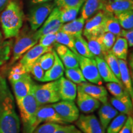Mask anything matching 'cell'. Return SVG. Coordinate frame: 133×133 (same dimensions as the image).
I'll list each match as a JSON object with an SVG mask.
<instances>
[{"label": "cell", "instance_id": "52", "mask_svg": "<svg viewBox=\"0 0 133 133\" xmlns=\"http://www.w3.org/2000/svg\"><path fill=\"white\" fill-rule=\"evenodd\" d=\"M123 1V0H105V1L108 3H110V2H115V1Z\"/></svg>", "mask_w": 133, "mask_h": 133}, {"label": "cell", "instance_id": "14", "mask_svg": "<svg viewBox=\"0 0 133 133\" xmlns=\"http://www.w3.org/2000/svg\"><path fill=\"white\" fill-rule=\"evenodd\" d=\"M16 101L27 96L33 89L35 83L30 74H25L19 80L11 83Z\"/></svg>", "mask_w": 133, "mask_h": 133}, {"label": "cell", "instance_id": "35", "mask_svg": "<svg viewBox=\"0 0 133 133\" xmlns=\"http://www.w3.org/2000/svg\"><path fill=\"white\" fill-rule=\"evenodd\" d=\"M64 72L66 78L69 79L70 81H72L75 84H78L86 81L79 67L72 68V69H65Z\"/></svg>", "mask_w": 133, "mask_h": 133}, {"label": "cell", "instance_id": "36", "mask_svg": "<svg viewBox=\"0 0 133 133\" xmlns=\"http://www.w3.org/2000/svg\"><path fill=\"white\" fill-rule=\"evenodd\" d=\"M104 59L106 62V63H107L108 65H109L110 69L112 70V71H113V73H114L116 77L121 81L118 59L115 55L113 54L112 52L110 51L104 56Z\"/></svg>", "mask_w": 133, "mask_h": 133}, {"label": "cell", "instance_id": "34", "mask_svg": "<svg viewBox=\"0 0 133 133\" xmlns=\"http://www.w3.org/2000/svg\"><path fill=\"white\" fill-rule=\"evenodd\" d=\"M128 116L124 114L116 115L107 128V133H118L123 126Z\"/></svg>", "mask_w": 133, "mask_h": 133}, {"label": "cell", "instance_id": "37", "mask_svg": "<svg viewBox=\"0 0 133 133\" xmlns=\"http://www.w3.org/2000/svg\"><path fill=\"white\" fill-rule=\"evenodd\" d=\"M25 74H26V71L24 66L21 63L19 62L15 64L11 68L9 73L8 78H9V80L11 83L14 82V81L19 80Z\"/></svg>", "mask_w": 133, "mask_h": 133}, {"label": "cell", "instance_id": "1", "mask_svg": "<svg viewBox=\"0 0 133 133\" xmlns=\"http://www.w3.org/2000/svg\"><path fill=\"white\" fill-rule=\"evenodd\" d=\"M21 121L6 79L0 75V133H20Z\"/></svg>", "mask_w": 133, "mask_h": 133}, {"label": "cell", "instance_id": "45", "mask_svg": "<svg viewBox=\"0 0 133 133\" xmlns=\"http://www.w3.org/2000/svg\"><path fill=\"white\" fill-rule=\"evenodd\" d=\"M54 133H83L78 128L73 124L60 125Z\"/></svg>", "mask_w": 133, "mask_h": 133}, {"label": "cell", "instance_id": "20", "mask_svg": "<svg viewBox=\"0 0 133 133\" xmlns=\"http://www.w3.org/2000/svg\"><path fill=\"white\" fill-rule=\"evenodd\" d=\"M94 59L97 64L99 75L103 81L107 83L115 82L123 85L121 81L115 75L112 70L110 69L109 65L104 59L99 57H95Z\"/></svg>", "mask_w": 133, "mask_h": 133}, {"label": "cell", "instance_id": "43", "mask_svg": "<svg viewBox=\"0 0 133 133\" xmlns=\"http://www.w3.org/2000/svg\"><path fill=\"white\" fill-rule=\"evenodd\" d=\"M56 33H50L41 36L39 38L38 42L39 44L44 47H51L52 44L56 43Z\"/></svg>", "mask_w": 133, "mask_h": 133}, {"label": "cell", "instance_id": "49", "mask_svg": "<svg viewBox=\"0 0 133 133\" xmlns=\"http://www.w3.org/2000/svg\"><path fill=\"white\" fill-rule=\"evenodd\" d=\"M133 128V119L130 115L128 116L123 126L118 133H132Z\"/></svg>", "mask_w": 133, "mask_h": 133}, {"label": "cell", "instance_id": "30", "mask_svg": "<svg viewBox=\"0 0 133 133\" xmlns=\"http://www.w3.org/2000/svg\"><path fill=\"white\" fill-rule=\"evenodd\" d=\"M75 48L76 52L80 56L91 59L95 57L89 49L88 42L81 35L75 37Z\"/></svg>", "mask_w": 133, "mask_h": 133}, {"label": "cell", "instance_id": "2", "mask_svg": "<svg viewBox=\"0 0 133 133\" xmlns=\"http://www.w3.org/2000/svg\"><path fill=\"white\" fill-rule=\"evenodd\" d=\"M24 14L21 5L11 0L0 13V23L5 39L16 37L22 27Z\"/></svg>", "mask_w": 133, "mask_h": 133}, {"label": "cell", "instance_id": "6", "mask_svg": "<svg viewBox=\"0 0 133 133\" xmlns=\"http://www.w3.org/2000/svg\"><path fill=\"white\" fill-rule=\"evenodd\" d=\"M55 7L54 3H44L37 4L30 11L28 16V21L31 30L36 31L42 25L48 17Z\"/></svg>", "mask_w": 133, "mask_h": 133}, {"label": "cell", "instance_id": "26", "mask_svg": "<svg viewBox=\"0 0 133 133\" xmlns=\"http://www.w3.org/2000/svg\"><path fill=\"white\" fill-rule=\"evenodd\" d=\"M105 16L103 25L104 32H109L112 33L116 36H120L121 26L119 25L118 20L112 13L105 11Z\"/></svg>", "mask_w": 133, "mask_h": 133}, {"label": "cell", "instance_id": "25", "mask_svg": "<svg viewBox=\"0 0 133 133\" xmlns=\"http://www.w3.org/2000/svg\"><path fill=\"white\" fill-rule=\"evenodd\" d=\"M119 66V74H120V79L123 85L128 92L131 99L133 97V87L132 79L131 78L130 73L127 64L124 60L118 59Z\"/></svg>", "mask_w": 133, "mask_h": 133}, {"label": "cell", "instance_id": "41", "mask_svg": "<svg viewBox=\"0 0 133 133\" xmlns=\"http://www.w3.org/2000/svg\"><path fill=\"white\" fill-rule=\"evenodd\" d=\"M116 36L115 35L109 32H104L102 35V41L103 46L107 52H109L112 49L116 40Z\"/></svg>", "mask_w": 133, "mask_h": 133}, {"label": "cell", "instance_id": "47", "mask_svg": "<svg viewBox=\"0 0 133 133\" xmlns=\"http://www.w3.org/2000/svg\"><path fill=\"white\" fill-rule=\"evenodd\" d=\"M117 115H118V111L114 108V109H112V110L109 113V114L108 115L106 116L104 118H103L102 119V120L100 121H101V125H102L103 128H104L105 130V129L107 128V126H109L110 123L112 121V119H114V118Z\"/></svg>", "mask_w": 133, "mask_h": 133}, {"label": "cell", "instance_id": "32", "mask_svg": "<svg viewBox=\"0 0 133 133\" xmlns=\"http://www.w3.org/2000/svg\"><path fill=\"white\" fill-rule=\"evenodd\" d=\"M81 6L71 8H59L61 22L63 24L76 19Z\"/></svg>", "mask_w": 133, "mask_h": 133}, {"label": "cell", "instance_id": "39", "mask_svg": "<svg viewBox=\"0 0 133 133\" xmlns=\"http://www.w3.org/2000/svg\"><path fill=\"white\" fill-rule=\"evenodd\" d=\"M106 87L108 91L114 96V97H123L128 92L124 86L119 83L115 82H110L107 83Z\"/></svg>", "mask_w": 133, "mask_h": 133}, {"label": "cell", "instance_id": "19", "mask_svg": "<svg viewBox=\"0 0 133 133\" xmlns=\"http://www.w3.org/2000/svg\"><path fill=\"white\" fill-rule=\"evenodd\" d=\"M53 52L54 55V62L52 66L44 72L41 82H49L57 80L63 76L64 74L65 68L62 61L58 57L55 50H53Z\"/></svg>", "mask_w": 133, "mask_h": 133}, {"label": "cell", "instance_id": "28", "mask_svg": "<svg viewBox=\"0 0 133 133\" xmlns=\"http://www.w3.org/2000/svg\"><path fill=\"white\" fill-rule=\"evenodd\" d=\"M110 51L118 59L125 61L127 58L128 51V44L127 41L124 38L118 36Z\"/></svg>", "mask_w": 133, "mask_h": 133}, {"label": "cell", "instance_id": "24", "mask_svg": "<svg viewBox=\"0 0 133 133\" xmlns=\"http://www.w3.org/2000/svg\"><path fill=\"white\" fill-rule=\"evenodd\" d=\"M84 24L85 20L81 16L78 19L67 22L65 24H63L60 30L76 37L81 35Z\"/></svg>", "mask_w": 133, "mask_h": 133}, {"label": "cell", "instance_id": "7", "mask_svg": "<svg viewBox=\"0 0 133 133\" xmlns=\"http://www.w3.org/2000/svg\"><path fill=\"white\" fill-rule=\"evenodd\" d=\"M75 55L79 64V68L86 80L97 85H102V79L99 75L95 59L83 57L78 54Z\"/></svg>", "mask_w": 133, "mask_h": 133}, {"label": "cell", "instance_id": "33", "mask_svg": "<svg viewBox=\"0 0 133 133\" xmlns=\"http://www.w3.org/2000/svg\"><path fill=\"white\" fill-rule=\"evenodd\" d=\"M121 27L126 30L132 29L133 11H128L114 15Z\"/></svg>", "mask_w": 133, "mask_h": 133}, {"label": "cell", "instance_id": "22", "mask_svg": "<svg viewBox=\"0 0 133 133\" xmlns=\"http://www.w3.org/2000/svg\"><path fill=\"white\" fill-rule=\"evenodd\" d=\"M111 105L117 111L121 114L127 115L131 114L132 110V104L131 98L128 93L121 97H112L110 99Z\"/></svg>", "mask_w": 133, "mask_h": 133}, {"label": "cell", "instance_id": "46", "mask_svg": "<svg viewBox=\"0 0 133 133\" xmlns=\"http://www.w3.org/2000/svg\"><path fill=\"white\" fill-rule=\"evenodd\" d=\"M113 109H114V107H112V105L110 103L108 102L104 103L101 106V107L99 109V113H98L100 121L102 120L106 116L108 115L109 113Z\"/></svg>", "mask_w": 133, "mask_h": 133}, {"label": "cell", "instance_id": "5", "mask_svg": "<svg viewBox=\"0 0 133 133\" xmlns=\"http://www.w3.org/2000/svg\"><path fill=\"white\" fill-rule=\"evenodd\" d=\"M33 92L36 101L40 105L54 104L61 101L58 80L49 81L42 84H35Z\"/></svg>", "mask_w": 133, "mask_h": 133}, {"label": "cell", "instance_id": "10", "mask_svg": "<svg viewBox=\"0 0 133 133\" xmlns=\"http://www.w3.org/2000/svg\"><path fill=\"white\" fill-rule=\"evenodd\" d=\"M105 16V12L104 10L100 11L90 19L86 21V23L83 27V35L88 38L92 36H97L102 34L103 25Z\"/></svg>", "mask_w": 133, "mask_h": 133}, {"label": "cell", "instance_id": "27", "mask_svg": "<svg viewBox=\"0 0 133 133\" xmlns=\"http://www.w3.org/2000/svg\"><path fill=\"white\" fill-rule=\"evenodd\" d=\"M102 35L92 36L88 38V45L91 53L94 57H99L104 59L108 52L105 51L102 41Z\"/></svg>", "mask_w": 133, "mask_h": 133}, {"label": "cell", "instance_id": "12", "mask_svg": "<svg viewBox=\"0 0 133 133\" xmlns=\"http://www.w3.org/2000/svg\"><path fill=\"white\" fill-rule=\"evenodd\" d=\"M52 48L51 47H44L40 44H36L29 51H26L23 56L21 58L19 63L24 66L26 73L30 74L31 66L43 54L46 52L52 51Z\"/></svg>", "mask_w": 133, "mask_h": 133}, {"label": "cell", "instance_id": "40", "mask_svg": "<svg viewBox=\"0 0 133 133\" xmlns=\"http://www.w3.org/2000/svg\"><path fill=\"white\" fill-rule=\"evenodd\" d=\"M85 0H54V6L59 8L82 6Z\"/></svg>", "mask_w": 133, "mask_h": 133}, {"label": "cell", "instance_id": "15", "mask_svg": "<svg viewBox=\"0 0 133 133\" xmlns=\"http://www.w3.org/2000/svg\"><path fill=\"white\" fill-rule=\"evenodd\" d=\"M76 104L80 110L84 114H89L94 112L101 105V102L97 99L89 96L77 88Z\"/></svg>", "mask_w": 133, "mask_h": 133}, {"label": "cell", "instance_id": "18", "mask_svg": "<svg viewBox=\"0 0 133 133\" xmlns=\"http://www.w3.org/2000/svg\"><path fill=\"white\" fill-rule=\"evenodd\" d=\"M57 80L61 100L74 101L77 94V86L76 84L64 76L61 77Z\"/></svg>", "mask_w": 133, "mask_h": 133}, {"label": "cell", "instance_id": "31", "mask_svg": "<svg viewBox=\"0 0 133 133\" xmlns=\"http://www.w3.org/2000/svg\"><path fill=\"white\" fill-rule=\"evenodd\" d=\"M56 43L65 46L74 54H78L75 48V37L59 30L56 33Z\"/></svg>", "mask_w": 133, "mask_h": 133}, {"label": "cell", "instance_id": "50", "mask_svg": "<svg viewBox=\"0 0 133 133\" xmlns=\"http://www.w3.org/2000/svg\"><path fill=\"white\" fill-rule=\"evenodd\" d=\"M11 0H0V13L5 9Z\"/></svg>", "mask_w": 133, "mask_h": 133}, {"label": "cell", "instance_id": "4", "mask_svg": "<svg viewBox=\"0 0 133 133\" xmlns=\"http://www.w3.org/2000/svg\"><path fill=\"white\" fill-rule=\"evenodd\" d=\"M39 39L36 31H30L28 29H24L22 31H20L12 46V57L9 63L10 65L14 64L22 57L26 51L36 45Z\"/></svg>", "mask_w": 133, "mask_h": 133}, {"label": "cell", "instance_id": "13", "mask_svg": "<svg viewBox=\"0 0 133 133\" xmlns=\"http://www.w3.org/2000/svg\"><path fill=\"white\" fill-rule=\"evenodd\" d=\"M41 123H55L61 125L67 124L60 117L51 104L43 105L38 109L36 115V123L39 126Z\"/></svg>", "mask_w": 133, "mask_h": 133}, {"label": "cell", "instance_id": "48", "mask_svg": "<svg viewBox=\"0 0 133 133\" xmlns=\"http://www.w3.org/2000/svg\"><path fill=\"white\" fill-rule=\"evenodd\" d=\"M121 37L124 38L127 41L129 47L133 46V30H121L120 33Z\"/></svg>", "mask_w": 133, "mask_h": 133}, {"label": "cell", "instance_id": "3", "mask_svg": "<svg viewBox=\"0 0 133 133\" xmlns=\"http://www.w3.org/2000/svg\"><path fill=\"white\" fill-rule=\"evenodd\" d=\"M16 102L22 124V133H33L38 126L36 115L41 106L35 98L33 89L27 96Z\"/></svg>", "mask_w": 133, "mask_h": 133}, {"label": "cell", "instance_id": "11", "mask_svg": "<svg viewBox=\"0 0 133 133\" xmlns=\"http://www.w3.org/2000/svg\"><path fill=\"white\" fill-rule=\"evenodd\" d=\"M63 24L61 22L59 9L57 7L53 8L52 12L48 17L42 25V26L36 31L39 38L41 36L50 33H56L61 29Z\"/></svg>", "mask_w": 133, "mask_h": 133}, {"label": "cell", "instance_id": "9", "mask_svg": "<svg viewBox=\"0 0 133 133\" xmlns=\"http://www.w3.org/2000/svg\"><path fill=\"white\" fill-rule=\"evenodd\" d=\"M75 125L83 133H105V129L94 115H79Z\"/></svg>", "mask_w": 133, "mask_h": 133}, {"label": "cell", "instance_id": "17", "mask_svg": "<svg viewBox=\"0 0 133 133\" xmlns=\"http://www.w3.org/2000/svg\"><path fill=\"white\" fill-rule=\"evenodd\" d=\"M78 88L82 90L89 96L97 99L100 102L105 103L108 101V93L107 89L104 86L91 84L88 82L78 84Z\"/></svg>", "mask_w": 133, "mask_h": 133}, {"label": "cell", "instance_id": "42", "mask_svg": "<svg viewBox=\"0 0 133 133\" xmlns=\"http://www.w3.org/2000/svg\"><path fill=\"white\" fill-rule=\"evenodd\" d=\"M61 124L55 123H44L38 126L33 133H54Z\"/></svg>", "mask_w": 133, "mask_h": 133}, {"label": "cell", "instance_id": "38", "mask_svg": "<svg viewBox=\"0 0 133 133\" xmlns=\"http://www.w3.org/2000/svg\"><path fill=\"white\" fill-rule=\"evenodd\" d=\"M38 61L43 70L46 71L49 70L52 66L54 62V55L53 52V49L52 51L43 54L38 59Z\"/></svg>", "mask_w": 133, "mask_h": 133}, {"label": "cell", "instance_id": "8", "mask_svg": "<svg viewBox=\"0 0 133 133\" xmlns=\"http://www.w3.org/2000/svg\"><path fill=\"white\" fill-rule=\"evenodd\" d=\"M51 105L66 124L75 122L78 118L79 110L74 101L61 100Z\"/></svg>", "mask_w": 133, "mask_h": 133}, {"label": "cell", "instance_id": "23", "mask_svg": "<svg viewBox=\"0 0 133 133\" xmlns=\"http://www.w3.org/2000/svg\"><path fill=\"white\" fill-rule=\"evenodd\" d=\"M132 9L133 0H123L110 3L105 1L104 11L115 15L126 11H132Z\"/></svg>", "mask_w": 133, "mask_h": 133}, {"label": "cell", "instance_id": "16", "mask_svg": "<svg viewBox=\"0 0 133 133\" xmlns=\"http://www.w3.org/2000/svg\"><path fill=\"white\" fill-rule=\"evenodd\" d=\"M54 46L56 49L55 51L65 69L79 67V64L76 55L70 49L65 46L57 43H55Z\"/></svg>", "mask_w": 133, "mask_h": 133}, {"label": "cell", "instance_id": "53", "mask_svg": "<svg viewBox=\"0 0 133 133\" xmlns=\"http://www.w3.org/2000/svg\"><path fill=\"white\" fill-rule=\"evenodd\" d=\"M101 1H105V0H101Z\"/></svg>", "mask_w": 133, "mask_h": 133}, {"label": "cell", "instance_id": "21", "mask_svg": "<svg viewBox=\"0 0 133 133\" xmlns=\"http://www.w3.org/2000/svg\"><path fill=\"white\" fill-rule=\"evenodd\" d=\"M83 4L81 16L85 21H87L99 11L104 10L105 1L101 0H85Z\"/></svg>", "mask_w": 133, "mask_h": 133}, {"label": "cell", "instance_id": "44", "mask_svg": "<svg viewBox=\"0 0 133 133\" xmlns=\"http://www.w3.org/2000/svg\"><path fill=\"white\" fill-rule=\"evenodd\" d=\"M30 73H31L33 78L36 80L41 81V79H42L43 76H44V71L41 68L39 62H38V60L33 64L32 66H31L30 72Z\"/></svg>", "mask_w": 133, "mask_h": 133}, {"label": "cell", "instance_id": "51", "mask_svg": "<svg viewBox=\"0 0 133 133\" xmlns=\"http://www.w3.org/2000/svg\"><path fill=\"white\" fill-rule=\"evenodd\" d=\"M50 1H52V0H31V3L33 4H41V3H44L49 2Z\"/></svg>", "mask_w": 133, "mask_h": 133}, {"label": "cell", "instance_id": "29", "mask_svg": "<svg viewBox=\"0 0 133 133\" xmlns=\"http://www.w3.org/2000/svg\"><path fill=\"white\" fill-rule=\"evenodd\" d=\"M13 46L12 40H4L0 31V66L4 64L10 59Z\"/></svg>", "mask_w": 133, "mask_h": 133}]
</instances>
